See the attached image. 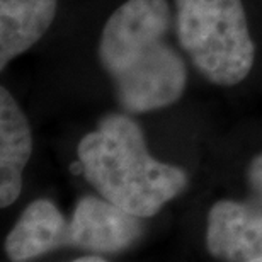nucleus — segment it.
I'll return each instance as SVG.
<instances>
[{
	"label": "nucleus",
	"mask_w": 262,
	"mask_h": 262,
	"mask_svg": "<svg viewBox=\"0 0 262 262\" xmlns=\"http://www.w3.org/2000/svg\"><path fill=\"white\" fill-rule=\"evenodd\" d=\"M169 28L167 0H128L104 26L99 60L128 113L172 106L184 92L187 70L181 55L165 41Z\"/></svg>",
	"instance_id": "1"
},
{
	"label": "nucleus",
	"mask_w": 262,
	"mask_h": 262,
	"mask_svg": "<svg viewBox=\"0 0 262 262\" xmlns=\"http://www.w3.org/2000/svg\"><path fill=\"white\" fill-rule=\"evenodd\" d=\"M85 179L102 198L150 218L187 184L186 172L150 155L141 128L129 116L107 114L77 148Z\"/></svg>",
	"instance_id": "2"
},
{
	"label": "nucleus",
	"mask_w": 262,
	"mask_h": 262,
	"mask_svg": "<svg viewBox=\"0 0 262 262\" xmlns=\"http://www.w3.org/2000/svg\"><path fill=\"white\" fill-rule=\"evenodd\" d=\"M177 39L209 82L235 85L252 70L255 46L242 0H176Z\"/></svg>",
	"instance_id": "3"
},
{
	"label": "nucleus",
	"mask_w": 262,
	"mask_h": 262,
	"mask_svg": "<svg viewBox=\"0 0 262 262\" xmlns=\"http://www.w3.org/2000/svg\"><path fill=\"white\" fill-rule=\"evenodd\" d=\"M141 233L140 216L102 196H87L73 209L68 244L96 254H111L128 249Z\"/></svg>",
	"instance_id": "4"
},
{
	"label": "nucleus",
	"mask_w": 262,
	"mask_h": 262,
	"mask_svg": "<svg viewBox=\"0 0 262 262\" xmlns=\"http://www.w3.org/2000/svg\"><path fill=\"white\" fill-rule=\"evenodd\" d=\"M208 250L223 260H262V213L235 201H218L208 214Z\"/></svg>",
	"instance_id": "5"
},
{
	"label": "nucleus",
	"mask_w": 262,
	"mask_h": 262,
	"mask_svg": "<svg viewBox=\"0 0 262 262\" xmlns=\"http://www.w3.org/2000/svg\"><path fill=\"white\" fill-rule=\"evenodd\" d=\"M33 151L24 113L7 89H0V206L7 208L23 189V172Z\"/></svg>",
	"instance_id": "6"
},
{
	"label": "nucleus",
	"mask_w": 262,
	"mask_h": 262,
	"mask_svg": "<svg viewBox=\"0 0 262 262\" xmlns=\"http://www.w3.org/2000/svg\"><path fill=\"white\" fill-rule=\"evenodd\" d=\"M68 228L60 209L48 199L33 201L5 238L10 260L24 262L68 244Z\"/></svg>",
	"instance_id": "7"
},
{
	"label": "nucleus",
	"mask_w": 262,
	"mask_h": 262,
	"mask_svg": "<svg viewBox=\"0 0 262 262\" xmlns=\"http://www.w3.org/2000/svg\"><path fill=\"white\" fill-rule=\"evenodd\" d=\"M58 0H0V68L43 38Z\"/></svg>",
	"instance_id": "8"
},
{
	"label": "nucleus",
	"mask_w": 262,
	"mask_h": 262,
	"mask_svg": "<svg viewBox=\"0 0 262 262\" xmlns=\"http://www.w3.org/2000/svg\"><path fill=\"white\" fill-rule=\"evenodd\" d=\"M250 182L255 187V191H259L262 194V155L255 157L254 162L250 164V172H249Z\"/></svg>",
	"instance_id": "9"
},
{
	"label": "nucleus",
	"mask_w": 262,
	"mask_h": 262,
	"mask_svg": "<svg viewBox=\"0 0 262 262\" xmlns=\"http://www.w3.org/2000/svg\"><path fill=\"white\" fill-rule=\"evenodd\" d=\"M77 262H104V257H101V255H85V257H78Z\"/></svg>",
	"instance_id": "10"
},
{
	"label": "nucleus",
	"mask_w": 262,
	"mask_h": 262,
	"mask_svg": "<svg viewBox=\"0 0 262 262\" xmlns=\"http://www.w3.org/2000/svg\"><path fill=\"white\" fill-rule=\"evenodd\" d=\"M260 262H262V260H260Z\"/></svg>",
	"instance_id": "11"
}]
</instances>
